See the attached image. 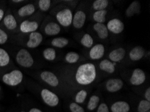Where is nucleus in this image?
I'll return each mask as SVG.
<instances>
[{
  "mask_svg": "<svg viewBox=\"0 0 150 112\" xmlns=\"http://www.w3.org/2000/svg\"><path fill=\"white\" fill-rule=\"evenodd\" d=\"M146 112H150L149 111H146Z\"/></svg>",
  "mask_w": 150,
  "mask_h": 112,
  "instance_id": "obj_43",
  "label": "nucleus"
},
{
  "mask_svg": "<svg viewBox=\"0 0 150 112\" xmlns=\"http://www.w3.org/2000/svg\"><path fill=\"white\" fill-rule=\"evenodd\" d=\"M3 22L4 26L9 30H13L18 26L16 20L12 13H8L5 15L3 19Z\"/></svg>",
  "mask_w": 150,
  "mask_h": 112,
  "instance_id": "obj_15",
  "label": "nucleus"
},
{
  "mask_svg": "<svg viewBox=\"0 0 150 112\" xmlns=\"http://www.w3.org/2000/svg\"><path fill=\"white\" fill-rule=\"evenodd\" d=\"M79 59V55L76 52H69L65 55V60L68 63L74 64L78 61Z\"/></svg>",
  "mask_w": 150,
  "mask_h": 112,
  "instance_id": "obj_28",
  "label": "nucleus"
},
{
  "mask_svg": "<svg viewBox=\"0 0 150 112\" xmlns=\"http://www.w3.org/2000/svg\"><path fill=\"white\" fill-rule=\"evenodd\" d=\"M8 40V36L5 31L0 28V44H4Z\"/></svg>",
  "mask_w": 150,
  "mask_h": 112,
  "instance_id": "obj_35",
  "label": "nucleus"
},
{
  "mask_svg": "<svg viewBox=\"0 0 150 112\" xmlns=\"http://www.w3.org/2000/svg\"><path fill=\"white\" fill-rule=\"evenodd\" d=\"M107 11L106 10L96 11L93 14V19L96 23L104 24L106 22V15Z\"/></svg>",
  "mask_w": 150,
  "mask_h": 112,
  "instance_id": "obj_23",
  "label": "nucleus"
},
{
  "mask_svg": "<svg viewBox=\"0 0 150 112\" xmlns=\"http://www.w3.org/2000/svg\"><path fill=\"white\" fill-rule=\"evenodd\" d=\"M43 37L41 33L38 32L30 33L29 34V39L26 42V46L29 49H35L39 46L42 42Z\"/></svg>",
  "mask_w": 150,
  "mask_h": 112,
  "instance_id": "obj_7",
  "label": "nucleus"
},
{
  "mask_svg": "<svg viewBox=\"0 0 150 112\" xmlns=\"http://www.w3.org/2000/svg\"><path fill=\"white\" fill-rule=\"evenodd\" d=\"M110 109L112 112H129L130 110V106L125 101H119L114 103Z\"/></svg>",
  "mask_w": 150,
  "mask_h": 112,
  "instance_id": "obj_18",
  "label": "nucleus"
},
{
  "mask_svg": "<svg viewBox=\"0 0 150 112\" xmlns=\"http://www.w3.org/2000/svg\"><path fill=\"white\" fill-rule=\"evenodd\" d=\"M38 28V23L36 21L24 20L20 25V30L22 33H33Z\"/></svg>",
  "mask_w": 150,
  "mask_h": 112,
  "instance_id": "obj_10",
  "label": "nucleus"
},
{
  "mask_svg": "<svg viewBox=\"0 0 150 112\" xmlns=\"http://www.w3.org/2000/svg\"><path fill=\"white\" fill-rule=\"evenodd\" d=\"M69 44V40L64 37H58L55 38L51 41V44L54 47L57 48H63Z\"/></svg>",
  "mask_w": 150,
  "mask_h": 112,
  "instance_id": "obj_25",
  "label": "nucleus"
},
{
  "mask_svg": "<svg viewBox=\"0 0 150 112\" xmlns=\"http://www.w3.org/2000/svg\"><path fill=\"white\" fill-rule=\"evenodd\" d=\"M108 5V0H96L93 3L92 8L96 11L104 10L107 8Z\"/></svg>",
  "mask_w": 150,
  "mask_h": 112,
  "instance_id": "obj_27",
  "label": "nucleus"
},
{
  "mask_svg": "<svg viewBox=\"0 0 150 112\" xmlns=\"http://www.w3.org/2000/svg\"><path fill=\"white\" fill-rule=\"evenodd\" d=\"M23 79V73L19 70L16 69L4 74L2 77V81L7 85L15 87L21 83Z\"/></svg>",
  "mask_w": 150,
  "mask_h": 112,
  "instance_id": "obj_2",
  "label": "nucleus"
},
{
  "mask_svg": "<svg viewBox=\"0 0 150 112\" xmlns=\"http://www.w3.org/2000/svg\"><path fill=\"white\" fill-rule=\"evenodd\" d=\"M145 97L146 99L145 100H147V101H150V88L147 89V90L145 91Z\"/></svg>",
  "mask_w": 150,
  "mask_h": 112,
  "instance_id": "obj_37",
  "label": "nucleus"
},
{
  "mask_svg": "<svg viewBox=\"0 0 150 112\" xmlns=\"http://www.w3.org/2000/svg\"><path fill=\"white\" fill-rule=\"evenodd\" d=\"M36 11V8L35 5L32 4H28L26 5L21 7L18 10V15L19 17L25 18L30 16L33 15Z\"/></svg>",
  "mask_w": 150,
  "mask_h": 112,
  "instance_id": "obj_14",
  "label": "nucleus"
},
{
  "mask_svg": "<svg viewBox=\"0 0 150 112\" xmlns=\"http://www.w3.org/2000/svg\"><path fill=\"white\" fill-rule=\"evenodd\" d=\"M108 30L111 32L112 33L116 34L121 33L125 28L123 22L119 19L114 18V19L110 20L107 24Z\"/></svg>",
  "mask_w": 150,
  "mask_h": 112,
  "instance_id": "obj_6",
  "label": "nucleus"
},
{
  "mask_svg": "<svg viewBox=\"0 0 150 112\" xmlns=\"http://www.w3.org/2000/svg\"><path fill=\"white\" fill-rule=\"evenodd\" d=\"M71 112H84V109L76 103H71L69 106Z\"/></svg>",
  "mask_w": 150,
  "mask_h": 112,
  "instance_id": "obj_34",
  "label": "nucleus"
},
{
  "mask_svg": "<svg viewBox=\"0 0 150 112\" xmlns=\"http://www.w3.org/2000/svg\"><path fill=\"white\" fill-rule=\"evenodd\" d=\"M96 77V70L92 63H85L79 66L76 73V80L81 85H88L94 82Z\"/></svg>",
  "mask_w": 150,
  "mask_h": 112,
  "instance_id": "obj_1",
  "label": "nucleus"
},
{
  "mask_svg": "<svg viewBox=\"0 0 150 112\" xmlns=\"http://www.w3.org/2000/svg\"><path fill=\"white\" fill-rule=\"evenodd\" d=\"M93 43H94V40H93L92 37L89 34H85L83 36V37L81 38V44L83 46L86 48H91L92 47Z\"/></svg>",
  "mask_w": 150,
  "mask_h": 112,
  "instance_id": "obj_29",
  "label": "nucleus"
},
{
  "mask_svg": "<svg viewBox=\"0 0 150 112\" xmlns=\"http://www.w3.org/2000/svg\"><path fill=\"white\" fill-rule=\"evenodd\" d=\"M56 18L59 24L64 27H68L72 24L73 14L69 9H64L57 13Z\"/></svg>",
  "mask_w": 150,
  "mask_h": 112,
  "instance_id": "obj_5",
  "label": "nucleus"
},
{
  "mask_svg": "<svg viewBox=\"0 0 150 112\" xmlns=\"http://www.w3.org/2000/svg\"><path fill=\"white\" fill-rule=\"evenodd\" d=\"M86 19V13L83 11H78L73 16L72 24L77 29L81 28L85 24Z\"/></svg>",
  "mask_w": 150,
  "mask_h": 112,
  "instance_id": "obj_12",
  "label": "nucleus"
},
{
  "mask_svg": "<svg viewBox=\"0 0 150 112\" xmlns=\"http://www.w3.org/2000/svg\"><path fill=\"white\" fill-rule=\"evenodd\" d=\"M145 50L142 46H137L131 50L129 52V58L133 61H138L144 57Z\"/></svg>",
  "mask_w": 150,
  "mask_h": 112,
  "instance_id": "obj_16",
  "label": "nucleus"
},
{
  "mask_svg": "<svg viewBox=\"0 0 150 112\" xmlns=\"http://www.w3.org/2000/svg\"><path fill=\"white\" fill-rule=\"evenodd\" d=\"M16 61L20 66L24 68H30L34 64V58L28 50L21 49L16 56Z\"/></svg>",
  "mask_w": 150,
  "mask_h": 112,
  "instance_id": "obj_3",
  "label": "nucleus"
},
{
  "mask_svg": "<svg viewBox=\"0 0 150 112\" xmlns=\"http://www.w3.org/2000/svg\"><path fill=\"white\" fill-rule=\"evenodd\" d=\"M40 96L45 104L50 107H55L59 104V99L55 93L47 89H43L40 92Z\"/></svg>",
  "mask_w": 150,
  "mask_h": 112,
  "instance_id": "obj_4",
  "label": "nucleus"
},
{
  "mask_svg": "<svg viewBox=\"0 0 150 112\" xmlns=\"http://www.w3.org/2000/svg\"><path fill=\"white\" fill-rule=\"evenodd\" d=\"M12 2H13V3L14 4H19V3H22V2H23V1H22V0H13V1H12Z\"/></svg>",
  "mask_w": 150,
  "mask_h": 112,
  "instance_id": "obj_40",
  "label": "nucleus"
},
{
  "mask_svg": "<svg viewBox=\"0 0 150 112\" xmlns=\"http://www.w3.org/2000/svg\"><path fill=\"white\" fill-rule=\"evenodd\" d=\"M150 109V102L147 100H142L138 106V112H146Z\"/></svg>",
  "mask_w": 150,
  "mask_h": 112,
  "instance_id": "obj_31",
  "label": "nucleus"
},
{
  "mask_svg": "<svg viewBox=\"0 0 150 112\" xmlns=\"http://www.w3.org/2000/svg\"><path fill=\"white\" fill-rule=\"evenodd\" d=\"M0 91H1V85H0Z\"/></svg>",
  "mask_w": 150,
  "mask_h": 112,
  "instance_id": "obj_41",
  "label": "nucleus"
},
{
  "mask_svg": "<svg viewBox=\"0 0 150 112\" xmlns=\"http://www.w3.org/2000/svg\"><path fill=\"white\" fill-rule=\"evenodd\" d=\"M97 112H109V109L107 105L102 103V104H101L99 106L98 108Z\"/></svg>",
  "mask_w": 150,
  "mask_h": 112,
  "instance_id": "obj_36",
  "label": "nucleus"
},
{
  "mask_svg": "<svg viewBox=\"0 0 150 112\" xmlns=\"http://www.w3.org/2000/svg\"><path fill=\"white\" fill-rule=\"evenodd\" d=\"M4 16H5V12L3 9L0 8V22H1V20H3Z\"/></svg>",
  "mask_w": 150,
  "mask_h": 112,
  "instance_id": "obj_38",
  "label": "nucleus"
},
{
  "mask_svg": "<svg viewBox=\"0 0 150 112\" xmlns=\"http://www.w3.org/2000/svg\"><path fill=\"white\" fill-rule=\"evenodd\" d=\"M29 112H42V111L38 108H32L30 109Z\"/></svg>",
  "mask_w": 150,
  "mask_h": 112,
  "instance_id": "obj_39",
  "label": "nucleus"
},
{
  "mask_svg": "<svg viewBox=\"0 0 150 112\" xmlns=\"http://www.w3.org/2000/svg\"><path fill=\"white\" fill-rule=\"evenodd\" d=\"M115 63H113L112 62L108 60H103L100 63V68L102 70H104L108 73H113L115 70Z\"/></svg>",
  "mask_w": 150,
  "mask_h": 112,
  "instance_id": "obj_22",
  "label": "nucleus"
},
{
  "mask_svg": "<svg viewBox=\"0 0 150 112\" xmlns=\"http://www.w3.org/2000/svg\"><path fill=\"white\" fill-rule=\"evenodd\" d=\"M44 58L47 61H53L56 58V51L53 48H47L42 52Z\"/></svg>",
  "mask_w": 150,
  "mask_h": 112,
  "instance_id": "obj_26",
  "label": "nucleus"
},
{
  "mask_svg": "<svg viewBox=\"0 0 150 112\" xmlns=\"http://www.w3.org/2000/svg\"><path fill=\"white\" fill-rule=\"evenodd\" d=\"M40 78L45 83L49 85L51 87H57L59 85L58 78L52 72L45 70L40 73Z\"/></svg>",
  "mask_w": 150,
  "mask_h": 112,
  "instance_id": "obj_9",
  "label": "nucleus"
},
{
  "mask_svg": "<svg viewBox=\"0 0 150 112\" xmlns=\"http://www.w3.org/2000/svg\"><path fill=\"white\" fill-rule=\"evenodd\" d=\"M10 57L5 49L0 48V67H6L10 63Z\"/></svg>",
  "mask_w": 150,
  "mask_h": 112,
  "instance_id": "obj_24",
  "label": "nucleus"
},
{
  "mask_svg": "<svg viewBox=\"0 0 150 112\" xmlns=\"http://www.w3.org/2000/svg\"><path fill=\"white\" fill-rule=\"evenodd\" d=\"M44 31L48 36H56L60 33L61 27L55 22H50L45 26Z\"/></svg>",
  "mask_w": 150,
  "mask_h": 112,
  "instance_id": "obj_17",
  "label": "nucleus"
},
{
  "mask_svg": "<svg viewBox=\"0 0 150 112\" xmlns=\"http://www.w3.org/2000/svg\"><path fill=\"white\" fill-rule=\"evenodd\" d=\"M104 46L102 44H97L92 46L90 51V57L92 60H98L101 58L104 54Z\"/></svg>",
  "mask_w": 150,
  "mask_h": 112,
  "instance_id": "obj_13",
  "label": "nucleus"
},
{
  "mask_svg": "<svg viewBox=\"0 0 150 112\" xmlns=\"http://www.w3.org/2000/svg\"><path fill=\"white\" fill-rule=\"evenodd\" d=\"M20 112H25V111H21Z\"/></svg>",
  "mask_w": 150,
  "mask_h": 112,
  "instance_id": "obj_42",
  "label": "nucleus"
},
{
  "mask_svg": "<svg viewBox=\"0 0 150 112\" xmlns=\"http://www.w3.org/2000/svg\"><path fill=\"white\" fill-rule=\"evenodd\" d=\"M86 97H87V92L85 90H81L77 93L75 97V100H76V104H82L84 102Z\"/></svg>",
  "mask_w": 150,
  "mask_h": 112,
  "instance_id": "obj_33",
  "label": "nucleus"
},
{
  "mask_svg": "<svg viewBox=\"0 0 150 112\" xmlns=\"http://www.w3.org/2000/svg\"><path fill=\"white\" fill-rule=\"evenodd\" d=\"M141 11V4L138 1H134L127 8L125 14L127 17H132L133 15L139 13Z\"/></svg>",
  "mask_w": 150,
  "mask_h": 112,
  "instance_id": "obj_21",
  "label": "nucleus"
},
{
  "mask_svg": "<svg viewBox=\"0 0 150 112\" xmlns=\"http://www.w3.org/2000/svg\"><path fill=\"white\" fill-rule=\"evenodd\" d=\"M125 50L122 48H119L112 51L109 54V58L112 61H114L115 63H117L123 59L125 56Z\"/></svg>",
  "mask_w": 150,
  "mask_h": 112,
  "instance_id": "obj_19",
  "label": "nucleus"
},
{
  "mask_svg": "<svg viewBox=\"0 0 150 112\" xmlns=\"http://www.w3.org/2000/svg\"><path fill=\"white\" fill-rule=\"evenodd\" d=\"M51 1L50 0H39L38 1V8L42 11H47L51 7Z\"/></svg>",
  "mask_w": 150,
  "mask_h": 112,
  "instance_id": "obj_32",
  "label": "nucleus"
},
{
  "mask_svg": "<svg viewBox=\"0 0 150 112\" xmlns=\"http://www.w3.org/2000/svg\"><path fill=\"white\" fill-rule=\"evenodd\" d=\"M100 101V98L97 95H92L88 104V109L90 111H93L96 108Z\"/></svg>",
  "mask_w": 150,
  "mask_h": 112,
  "instance_id": "obj_30",
  "label": "nucleus"
},
{
  "mask_svg": "<svg viewBox=\"0 0 150 112\" xmlns=\"http://www.w3.org/2000/svg\"><path fill=\"white\" fill-rule=\"evenodd\" d=\"M146 76L144 71L141 68H136L133 70V74L130 79V83L133 85H140L144 83Z\"/></svg>",
  "mask_w": 150,
  "mask_h": 112,
  "instance_id": "obj_8",
  "label": "nucleus"
},
{
  "mask_svg": "<svg viewBox=\"0 0 150 112\" xmlns=\"http://www.w3.org/2000/svg\"><path fill=\"white\" fill-rule=\"evenodd\" d=\"M123 86V82L120 79H109L106 83V89L109 92L115 93L120 90Z\"/></svg>",
  "mask_w": 150,
  "mask_h": 112,
  "instance_id": "obj_11",
  "label": "nucleus"
},
{
  "mask_svg": "<svg viewBox=\"0 0 150 112\" xmlns=\"http://www.w3.org/2000/svg\"><path fill=\"white\" fill-rule=\"evenodd\" d=\"M94 30L101 39H106L108 36V30L104 24L96 23L94 25Z\"/></svg>",
  "mask_w": 150,
  "mask_h": 112,
  "instance_id": "obj_20",
  "label": "nucleus"
}]
</instances>
